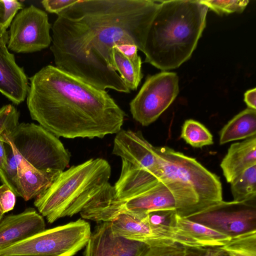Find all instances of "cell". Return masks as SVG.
<instances>
[{
    "label": "cell",
    "mask_w": 256,
    "mask_h": 256,
    "mask_svg": "<svg viewBox=\"0 0 256 256\" xmlns=\"http://www.w3.org/2000/svg\"><path fill=\"white\" fill-rule=\"evenodd\" d=\"M160 0H78L52 26L56 66L94 86L130 93L116 71L114 49L132 44L142 52Z\"/></svg>",
    "instance_id": "obj_1"
},
{
    "label": "cell",
    "mask_w": 256,
    "mask_h": 256,
    "mask_svg": "<svg viewBox=\"0 0 256 256\" xmlns=\"http://www.w3.org/2000/svg\"><path fill=\"white\" fill-rule=\"evenodd\" d=\"M28 79L31 118L57 138H102L122 130L126 113L106 90L52 65Z\"/></svg>",
    "instance_id": "obj_2"
},
{
    "label": "cell",
    "mask_w": 256,
    "mask_h": 256,
    "mask_svg": "<svg viewBox=\"0 0 256 256\" xmlns=\"http://www.w3.org/2000/svg\"><path fill=\"white\" fill-rule=\"evenodd\" d=\"M208 9L200 0H160L146 34L144 62L166 71L188 60L206 27Z\"/></svg>",
    "instance_id": "obj_3"
},
{
    "label": "cell",
    "mask_w": 256,
    "mask_h": 256,
    "mask_svg": "<svg viewBox=\"0 0 256 256\" xmlns=\"http://www.w3.org/2000/svg\"><path fill=\"white\" fill-rule=\"evenodd\" d=\"M158 178L174 194L176 214L188 218L222 200L220 177L195 158L168 146L156 147Z\"/></svg>",
    "instance_id": "obj_4"
},
{
    "label": "cell",
    "mask_w": 256,
    "mask_h": 256,
    "mask_svg": "<svg viewBox=\"0 0 256 256\" xmlns=\"http://www.w3.org/2000/svg\"><path fill=\"white\" fill-rule=\"evenodd\" d=\"M111 166L102 158H91L62 171L35 198L34 206L50 224L80 213L108 182Z\"/></svg>",
    "instance_id": "obj_5"
},
{
    "label": "cell",
    "mask_w": 256,
    "mask_h": 256,
    "mask_svg": "<svg viewBox=\"0 0 256 256\" xmlns=\"http://www.w3.org/2000/svg\"><path fill=\"white\" fill-rule=\"evenodd\" d=\"M91 233L89 222L80 218L2 250L0 256H74L85 247Z\"/></svg>",
    "instance_id": "obj_6"
},
{
    "label": "cell",
    "mask_w": 256,
    "mask_h": 256,
    "mask_svg": "<svg viewBox=\"0 0 256 256\" xmlns=\"http://www.w3.org/2000/svg\"><path fill=\"white\" fill-rule=\"evenodd\" d=\"M2 135L36 169L64 171L69 164L70 152L58 138L40 125L19 123L11 132Z\"/></svg>",
    "instance_id": "obj_7"
},
{
    "label": "cell",
    "mask_w": 256,
    "mask_h": 256,
    "mask_svg": "<svg viewBox=\"0 0 256 256\" xmlns=\"http://www.w3.org/2000/svg\"><path fill=\"white\" fill-rule=\"evenodd\" d=\"M178 82L173 72L163 71L148 76L130 104L133 118L143 126L155 122L178 95Z\"/></svg>",
    "instance_id": "obj_8"
},
{
    "label": "cell",
    "mask_w": 256,
    "mask_h": 256,
    "mask_svg": "<svg viewBox=\"0 0 256 256\" xmlns=\"http://www.w3.org/2000/svg\"><path fill=\"white\" fill-rule=\"evenodd\" d=\"M110 223L113 231L117 234L142 242L149 246L178 244L188 248H202L193 240L180 233L172 226L152 224L148 214L122 212Z\"/></svg>",
    "instance_id": "obj_9"
},
{
    "label": "cell",
    "mask_w": 256,
    "mask_h": 256,
    "mask_svg": "<svg viewBox=\"0 0 256 256\" xmlns=\"http://www.w3.org/2000/svg\"><path fill=\"white\" fill-rule=\"evenodd\" d=\"M186 218L232 238L256 231V199L222 200Z\"/></svg>",
    "instance_id": "obj_10"
},
{
    "label": "cell",
    "mask_w": 256,
    "mask_h": 256,
    "mask_svg": "<svg viewBox=\"0 0 256 256\" xmlns=\"http://www.w3.org/2000/svg\"><path fill=\"white\" fill-rule=\"evenodd\" d=\"M8 50L16 53L40 51L52 44L48 14L34 5L18 12L10 25Z\"/></svg>",
    "instance_id": "obj_11"
},
{
    "label": "cell",
    "mask_w": 256,
    "mask_h": 256,
    "mask_svg": "<svg viewBox=\"0 0 256 256\" xmlns=\"http://www.w3.org/2000/svg\"><path fill=\"white\" fill-rule=\"evenodd\" d=\"M112 154L130 166L150 172L158 178L160 166L156 147L144 138L141 132L119 131L114 139Z\"/></svg>",
    "instance_id": "obj_12"
},
{
    "label": "cell",
    "mask_w": 256,
    "mask_h": 256,
    "mask_svg": "<svg viewBox=\"0 0 256 256\" xmlns=\"http://www.w3.org/2000/svg\"><path fill=\"white\" fill-rule=\"evenodd\" d=\"M148 246L117 234L110 222H100L92 232L83 256H141Z\"/></svg>",
    "instance_id": "obj_13"
},
{
    "label": "cell",
    "mask_w": 256,
    "mask_h": 256,
    "mask_svg": "<svg viewBox=\"0 0 256 256\" xmlns=\"http://www.w3.org/2000/svg\"><path fill=\"white\" fill-rule=\"evenodd\" d=\"M46 230L43 216L33 208L8 214L0 221V250Z\"/></svg>",
    "instance_id": "obj_14"
},
{
    "label": "cell",
    "mask_w": 256,
    "mask_h": 256,
    "mask_svg": "<svg viewBox=\"0 0 256 256\" xmlns=\"http://www.w3.org/2000/svg\"><path fill=\"white\" fill-rule=\"evenodd\" d=\"M29 88L24 68L16 62L7 46H0V92L15 104L22 102Z\"/></svg>",
    "instance_id": "obj_15"
},
{
    "label": "cell",
    "mask_w": 256,
    "mask_h": 256,
    "mask_svg": "<svg viewBox=\"0 0 256 256\" xmlns=\"http://www.w3.org/2000/svg\"><path fill=\"white\" fill-rule=\"evenodd\" d=\"M256 165V136L230 145L220 166L228 182Z\"/></svg>",
    "instance_id": "obj_16"
},
{
    "label": "cell",
    "mask_w": 256,
    "mask_h": 256,
    "mask_svg": "<svg viewBox=\"0 0 256 256\" xmlns=\"http://www.w3.org/2000/svg\"><path fill=\"white\" fill-rule=\"evenodd\" d=\"M62 171L40 170L29 164L18 170V186L20 197L28 201L36 198L48 189Z\"/></svg>",
    "instance_id": "obj_17"
},
{
    "label": "cell",
    "mask_w": 256,
    "mask_h": 256,
    "mask_svg": "<svg viewBox=\"0 0 256 256\" xmlns=\"http://www.w3.org/2000/svg\"><path fill=\"white\" fill-rule=\"evenodd\" d=\"M169 224L180 234L198 243L202 248L220 247L226 244L230 238L188 218L172 214Z\"/></svg>",
    "instance_id": "obj_18"
},
{
    "label": "cell",
    "mask_w": 256,
    "mask_h": 256,
    "mask_svg": "<svg viewBox=\"0 0 256 256\" xmlns=\"http://www.w3.org/2000/svg\"><path fill=\"white\" fill-rule=\"evenodd\" d=\"M256 136V110L248 108L235 116L221 130L220 144Z\"/></svg>",
    "instance_id": "obj_19"
},
{
    "label": "cell",
    "mask_w": 256,
    "mask_h": 256,
    "mask_svg": "<svg viewBox=\"0 0 256 256\" xmlns=\"http://www.w3.org/2000/svg\"><path fill=\"white\" fill-rule=\"evenodd\" d=\"M0 138L4 142L6 151V164L0 168V180L16 196H20L18 186V170L22 166L28 163L4 136L2 135Z\"/></svg>",
    "instance_id": "obj_20"
},
{
    "label": "cell",
    "mask_w": 256,
    "mask_h": 256,
    "mask_svg": "<svg viewBox=\"0 0 256 256\" xmlns=\"http://www.w3.org/2000/svg\"><path fill=\"white\" fill-rule=\"evenodd\" d=\"M112 58L114 69L127 88L130 90H136L143 77L140 57L130 58L114 48Z\"/></svg>",
    "instance_id": "obj_21"
},
{
    "label": "cell",
    "mask_w": 256,
    "mask_h": 256,
    "mask_svg": "<svg viewBox=\"0 0 256 256\" xmlns=\"http://www.w3.org/2000/svg\"><path fill=\"white\" fill-rule=\"evenodd\" d=\"M234 201L242 202L256 199V165L248 168L230 183Z\"/></svg>",
    "instance_id": "obj_22"
},
{
    "label": "cell",
    "mask_w": 256,
    "mask_h": 256,
    "mask_svg": "<svg viewBox=\"0 0 256 256\" xmlns=\"http://www.w3.org/2000/svg\"><path fill=\"white\" fill-rule=\"evenodd\" d=\"M180 137L194 148H202L214 144L210 132L200 122L192 119L184 122Z\"/></svg>",
    "instance_id": "obj_23"
},
{
    "label": "cell",
    "mask_w": 256,
    "mask_h": 256,
    "mask_svg": "<svg viewBox=\"0 0 256 256\" xmlns=\"http://www.w3.org/2000/svg\"><path fill=\"white\" fill-rule=\"evenodd\" d=\"M220 248L230 256H256V231L232 238Z\"/></svg>",
    "instance_id": "obj_24"
},
{
    "label": "cell",
    "mask_w": 256,
    "mask_h": 256,
    "mask_svg": "<svg viewBox=\"0 0 256 256\" xmlns=\"http://www.w3.org/2000/svg\"><path fill=\"white\" fill-rule=\"evenodd\" d=\"M202 4L205 5L219 14L242 12L249 2V0H200Z\"/></svg>",
    "instance_id": "obj_25"
},
{
    "label": "cell",
    "mask_w": 256,
    "mask_h": 256,
    "mask_svg": "<svg viewBox=\"0 0 256 256\" xmlns=\"http://www.w3.org/2000/svg\"><path fill=\"white\" fill-rule=\"evenodd\" d=\"M20 112L12 104L0 108V136L11 132L19 124Z\"/></svg>",
    "instance_id": "obj_26"
},
{
    "label": "cell",
    "mask_w": 256,
    "mask_h": 256,
    "mask_svg": "<svg viewBox=\"0 0 256 256\" xmlns=\"http://www.w3.org/2000/svg\"><path fill=\"white\" fill-rule=\"evenodd\" d=\"M23 6V4L18 0H0V28L6 30Z\"/></svg>",
    "instance_id": "obj_27"
},
{
    "label": "cell",
    "mask_w": 256,
    "mask_h": 256,
    "mask_svg": "<svg viewBox=\"0 0 256 256\" xmlns=\"http://www.w3.org/2000/svg\"><path fill=\"white\" fill-rule=\"evenodd\" d=\"M187 248L178 244L148 246L141 256H187Z\"/></svg>",
    "instance_id": "obj_28"
},
{
    "label": "cell",
    "mask_w": 256,
    "mask_h": 256,
    "mask_svg": "<svg viewBox=\"0 0 256 256\" xmlns=\"http://www.w3.org/2000/svg\"><path fill=\"white\" fill-rule=\"evenodd\" d=\"M78 0H43L41 2L45 10L52 14L57 15L63 10L68 8Z\"/></svg>",
    "instance_id": "obj_29"
},
{
    "label": "cell",
    "mask_w": 256,
    "mask_h": 256,
    "mask_svg": "<svg viewBox=\"0 0 256 256\" xmlns=\"http://www.w3.org/2000/svg\"><path fill=\"white\" fill-rule=\"evenodd\" d=\"M16 202V196L9 188L4 190L0 196V205L4 214L12 210Z\"/></svg>",
    "instance_id": "obj_30"
},
{
    "label": "cell",
    "mask_w": 256,
    "mask_h": 256,
    "mask_svg": "<svg viewBox=\"0 0 256 256\" xmlns=\"http://www.w3.org/2000/svg\"><path fill=\"white\" fill-rule=\"evenodd\" d=\"M244 100L248 108L256 110V88L248 90L244 95Z\"/></svg>",
    "instance_id": "obj_31"
},
{
    "label": "cell",
    "mask_w": 256,
    "mask_h": 256,
    "mask_svg": "<svg viewBox=\"0 0 256 256\" xmlns=\"http://www.w3.org/2000/svg\"><path fill=\"white\" fill-rule=\"evenodd\" d=\"M202 250L203 252L198 256H218L223 251L220 247H208Z\"/></svg>",
    "instance_id": "obj_32"
},
{
    "label": "cell",
    "mask_w": 256,
    "mask_h": 256,
    "mask_svg": "<svg viewBox=\"0 0 256 256\" xmlns=\"http://www.w3.org/2000/svg\"><path fill=\"white\" fill-rule=\"evenodd\" d=\"M6 162V151L4 142L0 138V168H2Z\"/></svg>",
    "instance_id": "obj_33"
},
{
    "label": "cell",
    "mask_w": 256,
    "mask_h": 256,
    "mask_svg": "<svg viewBox=\"0 0 256 256\" xmlns=\"http://www.w3.org/2000/svg\"><path fill=\"white\" fill-rule=\"evenodd\" d=\"M8 40V32L0 28V46H6Z\"/></svg>",
    "instance_id": "obj_34"
},
{
    "label": "cell",
    "mask_w": 256,
    "mask_h": 256,
    "mask_svg": "<svg viewBox=\"0 0 256 256\" xmlns=\"http://www.w3.org/2000/svg\"><path fill=\"white\" fill-rule=\"evenodd\" d=\"M8 188L5 185L2 184V186H0V196L4 190ZM4 214L3 212L0 205V216H4Z\"/></svg>",
    "instance_id": "obj_35"
},
{
    "label": "cell",
    "mask_w": 256,
    "mask_h": 256,
    "mask_svg": "<svg viewBox=\"0 0 256 256\" xmlns=\"http://www.w3.org/2000/svg\"><path fill=\"white\" fill-rule=\"evenodd\" d=\"M218 256H230V255L223 250L222 252Z\"/></svg>",
    "instance_id": "obj_36"
},
{
    "label": "cell",
    "mask_w": 256,
    "mask_h": 256,
    "mask_svg": "<svg viewBox=\"0 0 256 256\" xmlns=\"http://www.w3.org/2000/svg\"><path fill=\"white\" fill-rule=\"evenodd\" d=\"M4 216H0V221L2 220Z\"/></svg>",
    "instance_id": "obj_37"
}]
</instances>
